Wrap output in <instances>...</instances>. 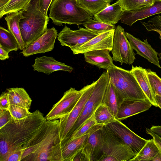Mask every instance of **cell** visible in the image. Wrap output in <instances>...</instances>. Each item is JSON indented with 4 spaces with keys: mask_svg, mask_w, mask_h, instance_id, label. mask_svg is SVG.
I'll return each mask as SVG.
<instances>
[{
    "mask_svg": "<svg viewBox=\"0 0 161 161\" xmlns=\"http://www.w3.org/2000/svg\"><path fill=\"white\" fill-rule=\"evenodd\" d=\"M47 120L38 110L22 119L12 117L0 129V161L13 152L23 153Z\"/></svg>",
    "mask_w": 161,
    "mask_h": 161,
    "instance_id": "obj_1",
    "label": "cell"
},
{
    "mask_svg": "<svg viewBox=\"0 0 161 161\" xmlns=\"http://www.w3.org/2000/svg\"><path fill=\"white\" fill-rule=\"evenodd\" d=\"M59 119L47 120L25 149L31 155L26 161H50L53 150L60 143Z\"/></svg>",
    "mask_w": 161,
    "mask_h": 161,
    "instance_id": "obj_2",
    "label": "cell"
},
{
    "mask_svg": "<svg viewBox=\"0 0 161 161\" xmlns=\"http://www.w3.org/2000/svg\"><path fill=\"white\" fill-rule=\"evenodd\" d=\"M40 0H31L26 9L21 11L22 17L19 26L26 46L35 41L47 31L49 18L41 11Z\"/></svg>",
    "mask_w": 161,
    "mask_h": 161,
    "instance_id": "obj_3",
    "label": "cell"
},
{
    "mask_svg": "<svg viewBox=\"0 0 161 161\" xmlns=\"http://www.w3.org/2000/svg\"><path fill=\"white\" fill-rule=\"evenodd\" d=\"M49 10V18L58 26L63 23L78 26L92 19L77 0H53Z\"/></svg>",
    "mask_w": 161,
    "mask_h": 161,
    "instance_id": "obj_4",
    "label": "cell"
},
{
    "mask_svg": "<svg viewBox=\"0 0 161 161\" xmlns=\"http://www.w3.org/2000/svg\"><path fill=\"white\" fill-rule=\"evenodd\" d=\"M107 70L108 72L109 81L124 100H147L130 70L115 65Z\"/></svg>",
    "mask_w": 161,
    "mask_h": 161,
    "instance_id": "obj_5",
    "label": "cell"
},
{
    "mask_svg": "<svg viewBox=\"0 0 161 161\" xmlns=\"http://www.w3.org/2000/svg\"><path fill=\"white\" fill-rule=\"evenodd\" d=\"M101 130L103 152L99 161H127L135 156L130 148L107 125L103 126Z\"/></svg>",
    "mask_w": 161,
    "mask_h": 161,
    "instance_id": "obj_6",
    "label": "cell"
},
{
    "mask_svg": "<svg viewBox=\"0 0 161 161\" xmlns=\"http://www.w3.org/2000/svg\"><path fill=\"white\" fill-rule=\"evenodd\" d=\"M109 81L108 72L107 70L104 72L96 81L92 93L85 105L80 115L65 138L69 137L73 134L94 113L102 103Z\"/></svg>",
    "mask_w": 161,
    "mask_h": 161,
    "instance_id": "obj_7",
    "label": "cell"
},
{
    "mask_svg": "<svg viewBox=\"0 0 161 161\" xmlns=\"http://www.w3.org/2000/svg\"><path fill=\"white\" fill-rule=\"evenodd\" d=\"M111 51L113 60L119 62L121 65L123 63L131 64L136 59V54L126 36L124 29L119 25L115 29L113 46Z\"/></svg>",
    "mask_w": 161,
    "mask_h": 161,
    "instance_id": "obj_8",
    "label": "cell"
},
{
    "mask_svg": "<svg viewBox=\"0 0 161 161\" xmlns=\"http://www.w3.org/2000/svg\"><path fill=\"white\" fill-rule=\"evenodd\" d=\"M84 87L80 90L71 87L64 94L62 98L55 104L45 117L47 120L60 118L69 114L74 108L81 96Z\"/></svg>",
    "mask_w": 161,
    "mask_h": 161,
    "instance_id": "obj_9",
    "label": "cell"
},
{
    "mask_svg": "<svg viewBox=\"0 0 161 161\" xmlns=\"http://www.w3.org/2000/svg\"><path fill=\"white\" fill-rule=\"evenodd\" d=\"M95 82L96 81H93L91 84L84 87L83 94L72 111L59 119L61 142L66 137L79 117L85 105L92 93Z\"/></svg>",
    "mask_w": 161,
    "mask_h": 161,
    "instance_id": "obj_10",
    "label": "cell"
},
{
    "mask_svg": "<svg viewBox=\"0 0 161 161\" xmlns=\"http://www.w3.org/2000/svg\"><path fill=\"white\" fill-rule=\"evenodd\" d=\"M98 34L86 28L74 31L65 25L58 34L57 38L62 46L69 47L73 51Z\"/></svg>",
    "mask_w": 161,
    "mask_h": 161,
    "instance_id": "obj_11",
    "label": "cell"
},
{
    "mask_svg": "<svg viewBox=\"0 0 161 161\" xmlns=\"http://www.w3.org/2000/svg\"><path fill=\"white\" fill-rule=\"evenodd\" d=\"M89 135L69 139L58 144L53 150L50 161H71L75 154L82 149Z\"/></svg>",
    "mask_w": 161,
    "mask_h": 161,
    "instance_id": "obj_12",
    "label": "cell"
},
{
    "mask_svg": "<svg viewBox=\"0 0 161 161\" xmlns=\"http://www.w3.org/2000/svg\"><path fill=\"white\" fill-rule=\"evenodd\" d=\"M107 125L125 144L130 148L135 156L138 153L148 141L136 134L119 120H117Z\"/></svg>",
    "mask_w": 161,
    "mask_h": 161,
    "instance_id": "obj_13",
    "label": "cell"
},
{
    "mask_svg": "<svg viewBox=\"0 0 161 161\" xmlns=\"http://www.w3.org/2000/svg\"><path fill=\"white\" fill-rule=\"evenodd\" d=\"M58 34L57 31L54 27L48 29L44 34L27 46L21 53L24 56L28 57L52 51L54 48Z\"/></svg>",
    "mask_w": 161,
    "mask_h": 161,
    "instance_id": "obj_14",
    "label": "cell"
},
{
    "mask_svg": "<svg viewBox=\"0 0 161 161\" xmlns=\"http://www.w3.org/2000/svg\"><path fill=\"white\" fill-rule=\"evenodd\" d=\"M115 30H112L98 34L72 52L74 54H84L91 51L108 49L110 51L113 46Z\"/></svg>",
    "mask_w": 161,
    "mask_h": 161,
    "instance_id": "obj_15",
    "label": "cell"
},
{
    "mask_svg": "<svg viewBox=\"0 0 161 161\" xmlns=\"http://www.w3.org/2000/svg\"><path fill=\"white\" fill-rule=\"evenodd\" d=\"M125 35L133 49L136 52V54L161 68L158 57V53L148 43L147 39L142 41L128 32H125Z\"/></svg>",
    "mask_w": 161,
    "mask_h": 161,
    "instance_id": "obj_16",
    "label": "cell"
},
{
    "mask_svg": "<svg viewBox=\"0 0 161 161\" xmlns=\"http://www.w3.org/2000/svg\"><path fill=\"white\" fill-rule=\"evenodd\" d=\"M161 13V0H155L152 5L141 9L124 11L121 22L131 26L136 21Z\"/></svg>",
    "mask_w": 161,
    "mask_h": 161,
    "instance_id": "obj_17",
    "label": "cell"
},
{
    "mask_svg": "<svg viewBox=\"0 0 161 161\" xmlns=\"http://www.w3.org/2000/svg\"><path fill=\"white\" fill-rule=\"evenodd\" d=\"M33 70L49 75L56 71L63 70L71 73L73 68L65 64L58 61L52 57L43 56L37 57L32 65Z\"/></svg>",
    "mask_w": 161,
    "mask_h": 161,
    "instance_id": "obj_18",
    "label": "cell"
},
{
    "mask_svg": "<svg viewBox=\"0 0 161 161\" xmlns=\"http://www.w3.org/2000/svg\"><path fill=\"white\" fill-rule=\"evenodd\" d=\"M152 105L148 100H124L118 110L116 119L124 120L128 117L148 110Z\"/></svg>",
    "mask_w": 161,
    "mask_h": 161,
    "instance_id": "obj_19",
    "label": "cell"
},
{
    "mask_svg": "<svg viewBox=\"0 0 161 161\" xmlns=\"http://www.w3.org/2000/svg\"><path fill=\"white\" fill-rule=\"evenodd\" d=\"M101 129L89 135L82 148L89 161H99L102 155L103 145Z\"/></svg>",
    "mask_w": 161,
    "mask_h": 161,
    "instance_id": "obj_20",
    "label": "cell"
},
{
    "mask_svg": "<svg viewBox=\"0 0 161 161\" xmlns=\"http://www.w3.org/2000/svg\"><path fill=\"white\" fill-rule=\"evenodd\" d=\"M110 51L108 49H103L87 52L84 54L85 60L99 69L108 70L114 65Z\"/></svg>",
    "mask_w": 161,
    "mask_h": 161,
    "instance_id": "obj_21",
    "label": "cell"
},
{
    "mask_svg": "<svg viewBox=\"0 0 161 161\" xmlns=\"http://www.w3.org/2000/svg\"><path fill=\"white\" fill-rule=\"evenodd\" d=\"M142 89L147 99L152 105L158 107L155 97L150 84L147 69L140 66H132L130 70Z\"/></svg>",
    "mask_w": 161,
    "mask_h": 161,
    "instance_id": "obj_22",
    "label": "cell"
},
{
    "mask_svg": "<svg viewBox=\"0 0 161 161\" xmlns=\"http://www.w3.org/2000/svg\"><path fill=\"white\" fill-rule=\"evenodd\" d=\"M123 12L121 6L117 2L96 14L93 18L98 21L114 25L120 19Z\"/></svg>",
    "mask_w": 161,
    "mask_h": 161,
    "instance_id": "obj_23",
    "label": "cell"
},
{
    "mask_svg": "<svg viewBox=\"0 0 161 161\" xmlns=\"http://www.w3.org/2000/svg\"><path fill=\"white\" fill-rule=\"evenodd\" d=\"M124 100L114 85L109 81L102 103L109 108L116 119L119 108Z\"/></svg>",
    "mask_w": 161,
    "mask_h": 161,
    "instance_id": "obj_24",
    "label": "cell"
},
{
    "mask_svg": "<svg viewBox=\"0 0 161 161\" xmlns=\"http://www.w3.org/2000/svg\"><path fill=\"white\" fill-rule=\"evenodd\" d=\"M10 105L19 106L29 110L32 100L25 90L21 87L6 89Z\"/></svg>",
    "mask_w": 161,
    "mask_h": 161,
    "instance_id": "obj_25",
    "label": "cell"
},
{
    "mask_svg": "<svg viewBox=\"0 0 161 161\" xmlns=\"http://www.w3.org/2000/svg\"><path fill=\"white\" fill-rule=\"evenodd\" d=\"M5 18L8 27V31L16 38L19 45V49L24 50L26 46L21 36L19 26L20 20L22 18L21 11L7 14Z\"/></svg>",
    "mask_w": 161,
    "mask_h": 161,
    "instance_id": "obj_26",
    "label": "cell"
},
{
    "mask_svg": "<svg viewBox=\"0 0 161 161\" xmlns=\"http://www.w3.org/2000/svg\"><path fill=\"white\" fill-rule=\"evenodd\" d=\"M160 151L153 138L149 139L138 153L129 161H153Z\"/></svg>",
    "mask_w": 161,
    "mask_h": 161,
    "instance_id": "obj_27",
    "label": "cell"
},
{
    "mask_svg": "<svg viewBox=\"0 0 161 161\" xmlns=\"http://www.w3.org/2000/svg\"><path fill=\"white\" fill-rule=\"evenodd\" d=\"M79 4L93 18L108 6L113 0H77Z\"/></svg>",
    "mask_w": 161,
    "mask_h": 161,
    "instance_id": "obj_28",
    "label": "cell"
},
{
    "mask_svg": "<svg viewBox=\"0 0 161 161\" xmlns=\"http://www.w3.org/2000/svg\"><path fill=\"white\" fill-rule=\"evenodd\" d=\"M103 126L96 123L94 119V113L73 134L69 137L64 138L61 142L70 139L78 138L85 135H90L97 130L101 129Z\"/></svg>",
    "mask_w": 161,
    "mask_h": 161,
    "instance_id": "obj_29",
    "label": "cell"
},
{
    "mask_svg": "<svg viewBox=\"0 0 161 161\" xmlns=\"http://www.w3.org/2000/svg\"><path fill=\"white\" fill-rule=\"evenodd\" d=\"M0 46L8 52L19 49V44L14 35L1 26L0 27Z\"/></svg>",
    "mask_w": 161,
    "mask_h": 161,
    "instance_id": "obj_30",
    "label": "cell"
},
{
    "mask_svg": "<svg viewBox=\"0 0 161 161\" xmlns=\"http://www.w3.org/2000/svg\"><path fill=\"white\" fill-rule=\"evenodd\" d=\"M94 117L96 123L103 126L117 120L109 108L102 103L95 111Z\"/></svg>",
    "mask_w": 161,
    "mask_h": 161,
    "instance_id": "obj_31",
    "label": "cell"
},
{
    "mask_svg": "<svg viewBox=\"0 0 161 161\" xmlns=\"http://www.w3.org/2000/svg\"><path fill=\"white\" fill-rule=\"evenodd\" d=\"M31 0H10L0 12V18L7 14L25 10Z\"/></svg>",
    "mask_w": 161,
    "mask_h": 161,
    "instance_id": "obj_32",
    "label": "cell"
},
{
    "mask_svg": "<svg viewBox=\"0 0 161 161\" xmlns=\"http://www.w3.org/2000/svg\"><path fill=\"white\" fill-rule=\"evenodd\" d=\"M83 25L86 28L98 34L115 30L116 28L114 25L108 24L92 19H90Z\"/></svg>",
    "mask_w": 161,
    "mask_h": 161,
    "instance_id": "obj_33",
    "label": "cell"
},
{
    "mask_svg": "<svg viewBox=\"0 0 161 161\" xmlns=\"http://www.w3.org/2000/svg\"><path fill=\"white\" fill-rule=\"evenodd\" d=\"M140 22L148 31H154L159 34V38L161 40V16L159 15L151 18L147 22ZM159 59L161 60V52L158 54Z\"/></svg>",
    "mask_w": 161,
    "mask_h": 161,
    "instance_id": "obj_34",
    "label": "cell"
},
{
    "mask_svg": "<svg viewBox=\"0 0 161 161\" xmlns=\"http://www.w3.org/2000/svg\"><path fill=\"white\" fill-rule=\"evenodd\" d=\"M117 2L124 11H134L148 7L144 0H119Z\"/></svg>",
    "mask_w": 161,
    "mask_h": 161,
    "instance_id": "obj_35",
    "label": "cell"
},
{
    "mask_svg": "<svg viewBox=\"0 0 161 161\" xmlns=\"http://www.w3.org/2000/svg\"><path fill=\"white\" fill-rule=\"evenodd\" d=\"M147 73L154 96L158 94L161 96V78L150 69H147Z\"/></svg>",
    "mask_w": 161,
    "mask_h": 161,
    "instance_id": "obj_36",
    "label": "cell"
},
{
    "mask_svg": "<svg viewBox=\"0 0 161 161\" xmlns=\"http://www.w3.org/2000/svg\"><path fill=\"white\" fill-rule=\"evenodd\" d=\"M8 110L12 117L17 119L24 118L32 114L29 110L15 105H10Z\"/></svg>",
    "mask_w": 161,
    "mask_h": 161,
    "instance_id": "obj_37",
    "label": "cell"
},
{
    "mask_svg": "<svg viewBox=\"0 0 161 161\" xmlns=\"http://www.w3.org/2000/svg\"><path fill=\"white\" fill-rule=\"evenodd\" d=\"M12 117L8 109H0V129L6 124Z\"/></svg>",
    "mask_w": 161,
    "mask_h": 161,
    "instance_id": "obj_38",
    "label": "cell"
},
{
    "mask_svg": "<svg viewBox=\"0 0 161 161\" xmlns=\"http://www.w3.org/2000/svg\"><path fill=\"white\" fill-rule=\"evenodd\" d=\"M23 153L22 151L13 152L7 155L3 161H21Z\"/></svg>",
    "mask_w": 161,
    "mask_h": 161,
    "instance_id": "obj_39",
    "label": "cell"
},
{
    "mask_svg": "<svg viewBox=\"0 0 161 161\" xmlns=\"http://www.w3.org/2000/svg\"><path fill=\"white\" fill-rule=\"evenodd\" d=\"M10 105L6 91L2 93L0 97V109H8Z\"/></svg>",
    "mask_w": 161,
    "mask_h": 161,
    "instance_id": "obj_40",
    "label": "cell"
},
{
    "mask_svg": "<svg viewBox=\"0 0 161 161\" xmlns=\"http://www.w3.org/2000/svg\"><path fill=\"white\" fill-rule=\"evenodd\" d=\"M53 0H40V6L41 11L44 14L48 16L47 10Z\"/></svg>",
    "mask_w": 161,
    "mask_h": 161,
    "instance_id": "obj_41",
    "label": "cell"
},
{
    "mask_svg": "<svg viewBox=\"0 0 161 161\" xmlns=\"http://www.w3.org/2000/svg\"><path fill=\"white\" fill-rule=\"evenodd\" d=\"M146 132L153 137L155 143L161 151V136L157 135L149 129H146Z\"/></svg>",
    "mask_w": 161,
    "mask_h": 161,
    "instance_id": "obj_42",
    "label": "cell"
},
{
    "mask_svg": "<svg viewBox=\"0 0 161 161\" xmlns=\"http://www.w3.org/2000/svg\"><path fill=\"white\" fill-rule=\"evenodd\" d=\"M71 161H89L82 149L79 151L75 155Z\"/></svg>",
    "mask_w": 161,
    "mask_h": 161,
    "instance_id": "obj_43",
    "label": "cell"
},
{
    "mask_svg": "<svg viewBox=\"0 0 161 161\" xmlns=\"http://www.w3.org/2000/svg\"><path fill=\"white\" fill-rule=\"evenodd\" d=\"M9 52L0 46V59L2 60L8 59L9 58Z\"/></svg>",
    "mask_w": 161,
    "mask_h": 161,
    "instance_id": "obj_44",
    "label": "cell"
},
{
    "mask_svg": "<svg viewBox=\"0 0 161 161\" xmlns=\"http://www.w3.org/2000/svg\"><path fill=\"white\" fill-rule=\"evenodd\" d=\"M149 129L153 132L161 136V125H153Z\"/></svg>",
    "mask_w": 161,
    "mask_h": 161,
    "instance_id": "obj_45",
    "label": "cell"
},
{
    "mask_svg": "<svg viewBox=\"0 0 161 161\" xmlns=\"http://www.w3.org/2000/svg\"><path fill=\"white\" fill-rule=\"evenodd\" d=\"M10 0H0V12Z\"/></svg>",
    "mask_w": 161,
    "mask_h": 161,
    "instance_id": "obj_46",
    "label": "cell"
},
{
    "mask_svg": "<svg viewBox=\"0 0 161 161\" xmlns=\"http://www.w3.org/2000/svg\"><path fill=\"white\" fill-rule=\"evenodd\" d=\"M155 98L158 107L161 109V96L158 94L155 95Z\"/></svg>",
    "mask_w": 161,
    "mask_h": 161,
    "instance_id": "obj_47",
    "label": "cell"
},
{
    "mask_svg": "<svg viewBox=\"0 0 161 161\" xmlns=\"http://www.w3.org/2000/svg\"><path fill=\"white\" fill-rule=\"evenodd\" d=\"M153 161H161V151L160 150L153 159Z\"/></svg>",
    "mask_w": 161,
    "mask_h": 161,
    "instance_id": "obj_48",
    "label": "cell"
},
{
    "mask_svg": "<svg viewBox=\"0 0 161 161\" xmlns=\"http://www.w3.org/2000/svg\"><path fill=\"white\" fill-rule=\"evenodd\" d=\"M155 0H144L145 3L148 7L151 6L154 3Z\"/></svg>",
    "mask_w": 161,
    "mask_h": 161,
    "instance_id": "obj_49",
    "label": "cell"
}]
</instances>
